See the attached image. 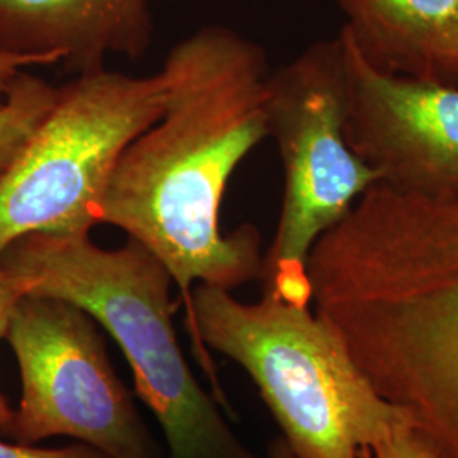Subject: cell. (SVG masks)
Masks as SVG:
<instances>
[{
	"label": "cell",
	"instance_id": "obj_3",
	"mask_svg": "<svg viewBox=\"0 0 458 458\" xmlns=\"http://www.w3.org/2000/svg\"><path fill=\"white\" fill-rule=\"evenodd\" d=\"M0 267L24 278L30 294L68 301L119 344L136 394L162 426L170 458H257L236 438L183 359L172 321L174 278L136 240L100 248L90 234H28Z\"/></svg>",
	"mask_w": 458,
	"mask_h": 458
},
{
	"label": "cell",
	"instance_id": "obj_13",
	"mask_svg": "<svg viewBox=\"0 0 458 458\" xmlns=\"http://www.w3.org/2000/svg\"><path fill=\"white\" fill-rule=\"evenodd\" d=\"M359 458H438L425 438L412 428L403 426L372 448L360 450Z\"/></svg>",
	"mask_w": 458,
	"mask_h": 458
},
{
	"label": "cell",
	"instance_id": "obj_8",
	"mask_svg": "<svg viewBox=\"0 0 458 458\" xmlns=\"http://www.w3.org/2000/svg\"><path fill=\"white\" fill-rule=\"evenodd\" d=\"M344 49V136L361 162L395 192L458 197V85L378 70L350 34Z\"/></svg>",
	"mask_w": 458,
	"mask_h": 458
},
{
	"label": "cell",
	"instance_id": "obj_2",
	"mask_svg": "<svg viewBox=\"0 0 458 458\" xmlns=\"http://www.w3.org/2000/svg\"><path fill=\"white\" fill-rule=\"evenodd\" d=\"M316 312L438 458H458V197L369 189L331 229Z\"/></svg>",
	"mask_w": 458,
	"mask_h": 458
},
{
	"label": "cell",
	"instance_id": "obj_10",
	"mask_svg": "<svg viewBox=\"0 0 458 458\" xmlns=\"http://www.w3.org/2000/svg\"><path fill=\"white\" fill-rule=\"evenodd\" d=\"M344 30L378 70L458 85V0H336Z\"/></svg>",
	"mask_w": 458,
	"mask_h": 458
},
{
	"label": "cell",
	"instance_id": "obj_15",
	"mask_svg": "<svg viewBox=\"0 0 458 458\" xmlns=\"http://www.w3.org/2000/svg\"><path fill=\"white\" fill-rule=\"evenodd\" d=\"M60 64L55 56H39V55H14L0 51V104L4 102L9 85L16 79L17 73L24 66L56 65Z\"/></svg>",
	"mask_w": 458,
	"mask_h": 458
},
{
	"label": "cell",
	"instance_id": "obj_7",
	"mask_svg": "<svg viewBox=\"0 0 458 458\" xmlns=\"http://www.w3.org/2000/svg\"><path fill=\"white\" fill-rule=\"evenodd\" d=\"M22 394L9 435L22 445L70 437L109 458H162L115 374L96 319L48 295H24L5 333Z\"/></svg>",
	"mask_w": 458,
	"mask_h": 458
},
{
	"label": "cell",
	"instance_id": "obj_6",
	"mask_svg": "<svg viewBox=\"0 0 458 458\" xmlns=\"http://www.w3.org/2000/svg\"><path fill=\"white\" fill-rule=\"evenodd\" d=\"M344 106L340 38L312 43L268 77L267 128L277 143L285 189L260 278L263 294L299 308L312 302V246L382 182L346 145Z\"/></svg>",
	"mask_w": 458,
	"mask_h": 458
},
{
	"label": "cell",
	"instance_id": "obj_5",
	"mask_svg": "<svg viewBox=\"0 0 458 458\" xmlns=\"http://www.w3.org/2000/svg\"><path fill=\"white\" fill-rule=\"evenodd\" d=\"M164 72L100 70L58 87L56 100L0 181V259L36 234H90L121 153L160 119Z\"/></svg>",
	"mask_w": 458,
	"mask_h": 458
},
{
	"label": "cell",
	"instance_id": "obj_14",
	"mask_svg": "<svg viewBox=\"0 0 458 458\" xmlns=\"http://www.w3.org/2000/svg\"><path fill=\"white\" fill-rule=\"evenodd\" d=\"M0 458H109L98 448L79 443L65 448H38L34 445L0 442Z\"/></svg>",
	"mask_w": 458,
	"mask_h": 458
},
{
	"label": "cell",
	"instance_id": "obj_11",
	"mask_svg": "<svg viewBox=\"0 0 458 458\" xmlns=\"http://www.w3.org/2000/svg\"><path fill=\"white\" fill-rule=\"evenodd\" d=\"M58 87L21 70L0 104V181L47 117Z\"/></svg>",
	"mask_w": 458,
	"mask_h": 458
},
{
	"label": "cell",
	"instance_id": "obj_4",
	"mask_svg": "<svg viewBox=\"0 0 458 458\" xmlns=\"http://www.w3.org/2000/svg\"><path fill=\"white\" fill-rule=\"evenodd\" d=\"M187 325L216 394L223 399L206 346L253 378L297 458H359L411 425L361 374L340 333L310 308L268 294L242 302L197 284Z\"/></svg>",
	"mask_w": 458,
	"mask_h": 458
},
{
	"label": "cell",
	"instance_id": "obj_16",
	"mask_svg": "<svg viewBox=\"0 0 458 458\" xmlns=\"http://www.w3.org/2000/svg\"><path fill=\"white\" fill-rule=\"evenodd\" d=\"M268 458H297L294 452L289 448L287 442L280 437L268 448Z\"/></svg>",
	"mask_w": 458,
	"mask_h": 458
},
{
	"label": "cell",
	"instance_id": "obj_9",
	"mask_svg": "<svg viewBox=\"0 0 458 458\" xmlns=\"http://www.w3.org/2000/svg\"><path fill=\"white\" fill-rule=\"evenodd\" d=\"M151 38L148 0H0V51L55 56L75 75L109 55L138 60Z\"/></svg>",
	"mask_w": 458,
	"mask_h": 458
},
{
	"label": "cell",
	"instance_id": "obj_1",
	"mask_svg": "<svg viewBox=\"0 0 458 458\" xmlns=\"http://www.w3.org/2000/svg\"><path fill=\"white\" fill-rule=\"evenodd\" d=\"M160 119L121 153L98 225L151 251L191 310L199 282L233 291L260 278L262 236L251 225L219 229L229 179L268 138L272 73L265 49L226 26H206L168 51Z\"/></svg>",
	"mask_w": 458,
	"mask_h": 458
},
{
	"label": "cell",
	"instance_id": "obj_12",
	"mask_svg": "<svg viewBox=\"0 0 458 458\" xmlns=\"http://www.w3.org/2000/svg\"><path fill=\"white\" fill-rule=\"evenodd\" d=\"M30 294V285L24 278L0 267V340L5 338L11 316L16 310L17 302ZM14 411L9 408V403L0 389V433H7L13 425Z\"/></svg>",
	"mask_w": 458,
	"mask_h": 458
}]
</instances>
